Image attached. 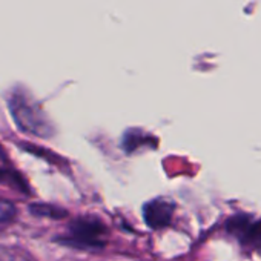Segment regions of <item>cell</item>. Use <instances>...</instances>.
Here are the masks:
<instances>
[{
  "mask_svg": "<svg viewBox=\"0 0 261 261\" xmlns=\"http://www.w3.org/2000/svg\"><path fill=\"white\" fill-rule=\"evenodd\" d=\"M8 108L19 130L40 139H51L56 129L40 105L23 89L16 88L8 95Z\"/></svg>",
  "mask_w": 261,
  "mask_h": 261,
  "instance_id": "cell-1",
  "label": "cell"
},
{
  "mask_svg": "<svg viewBox=\"0 0 261 261\" xmlns=\"http://www.w3.org/2000/svg\"><path fill=\"white\" fill-rule=\"evenodd\" d=\"M56 241L71 249L97 252L106 246L108 229L95 217H79L69 223L66 233L57 237Z\"/></svg>",
  "mask_w": 261,
  "mask_h": 261,
  "instance_id": "cell-2",
  "label": "cell"
},
{
  "mask_svg": "<svg viewBox=\"0 0 261 261\" xmlns=\"http://www.w3.org/2000/svg\"><path fill=\"white\" fill-rule=\"evenodd\" d=\"M226 232L246 249L261 250V218L253 220L247 214H235L226 220Z\"/></svg>",
  "mask_w": 261,
  "mask_h": 261,
  "instance_id": "cell-3",
  "label": "cell"
},
{
  "mask_svg": "<svg viewBox=\"0 0 261 261\" xmlns=\"http://www.w3.org/2000/svg\"><path fill=\"white\" fill-rule=\"evenodd\" d=\"M175 204L165 197H157L143 204V220L154 230L165 229L171 224Z\"/></svg>",
  "mask_w": 261,
  "mask_h": 261,
  "instance_id": "cell-4",
  "label": "cell"
},
{
  "mask_svg": "<svg viewBox=\"0 0 261 261\" xmlns=\"http://www.w3.org/2000/svg\"><path fill=\"white\" fill-rule=\"evenodd\" d=\"M123 151L126 154H133L142 148H155L157 146V139L154 136H149L140 129H127L123 136Z\"/></svg>",
  "mask_w": 261,
  "mask_h": 261,
  "instance_id": "cell-5",
  "label": "cell"
},
{
  "mask_svg": "<svg viewBox=\"0 0 261 261\" xmlns=\"http://www.w3.org/2000/svg\"><path fill=\"white\" fill-rule=\"evenodd\" d=\"M0 185L10 186L11 189L17 191L20 194L31 195V188L28 185V180L25 178V175L20 171H17L11 165L0 168Z\"/></svg>",
  "mask_w": 261,
  "mask_h": 261,
  "instance_id": "cell-6",
  "label": "cell"
},
{
  "mask_svg": "<svg viewBox=\"0 0 261 261\" xmlns=\"http://www.w3.org/2000/svg\"><path fill=\"white\" fill-rule=\"evenodd\" d=\"M30 212L36 217L40 218H49V220H63L68 217L66 209L59 207L56 204H49V203H33L28 206Z\"/></svg>",
  "mask_w": 261,
  "mask_h": 261,
  "instance_id": "cell-7",
  "label": "cell"
},
{
  "mask_svg": "<svg viewBox=\"0 0 261 261\" xmlns=\"http://www.w3.org/2000/svg\"><path fill=\"white\" fill-rule=\"evenodd\" d=\"M16 217H17V207L11 201L0 198V230L8 227L16 220Z\"/></svg>",
  "mask_w": 261,
  "mask_h": 261,
  "instance_id": "cell-8",
  "label": "cell"
},
{
  "mask_svg": "<svg viewBox=\"0 0 261 261\" xmlns=\"http://www.w3.org/2000/svg\"><path fill=\"white\" fill-rule=\"evenodd\" d=\"M0 261H34L19 247H0Z\"/></svg>",
  "mask_w": 261,
  "mask_h": 261,
  "instance_id": "cell-9",
  "label": "cell"
},
{
  "mask_svg": "<svg viewBox=\"0 0 261 261\" xmlns=\"http://www.w3.org/2000/svg\"><path fill=\"white\" fill-rule=\"evenodd\" d=\"M11 165L10 163V159H8V154L5 152V149L2 148V145H0V168L2 166H8Z\"/></svg>",
  "mask_w": 261,
  "mask_h": 261,
  "instance_id": "cell-10",
  "label": "cell"
}]
</instances>
